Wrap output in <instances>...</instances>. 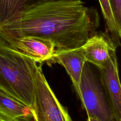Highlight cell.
Returning a JSON list of instances; mask_svg holds the SVG:
<instances>
[{
    "instance_id": "cell-1",
    "label": "cell",
    "mask_w": 121,
    "mask_h": 121,
    "mask_svg": "<svg viewBox=\"0 0 121 121\" xmlns=\"http://www.w3.org/2000/svg\"><path fill=\"white\" fill-rule=\"evenodd\" d=\"M100 26L97 10L81 0H59L29 7L1 37L7 41L32 35L51 40L56 51L81 47Z\"/></svg>"
},
{
    "instance_id": "cell-2",
    "label": "cell",
    "mask_w": 121,
    "mask_h": 121,
    "mask_svg": "<svg viewBox=\"0 0 121 121\" xmlns=\"http://www.w3.org/2000/svg\"><path fill=\"white\" fill-rule=\"evenodd\" d=\"M37 62L0 37V90L33 109Z\"/></svg>"
},
{
    "instance_id": "cell-3",
    "label": "cell",
    "mask_w": 121,
    "mask_h": 121,
    "mask_svg": "<svg viewBox=\"0 0 121 121\" xmlns=\"http://www.w3.org/2000/svg\"><path fill=\"white\" fill-rule=\"evenodd\" d=\"M34 103L33 108L35 121H66L64 109L50 87L37 63L33 69Z\"/></svg>"
},
{
    "instance_id": "cell-4",
    "label": "cell",
    "mask_w": 121,
    "mask_h": 121,
    "mask_svg": "<svg viewBox=\"0 0 121 121\" xmlns=\"http://www.w3.org/2000/svg\"><path fill=\"white\" fill-rule=\"evenodd\" d=\"M79 88L80 100L87 116H95L101 121L114 120L99 83L87 62L83 68Z\"/></svg>"
},
{
    "instance_id": "cell-5",
    "label": "cell",
    "mask_w": 121,
    "mask_h": 121,
    "mask_svg": "<svg viewBox=\"0 0 121 121\" xmlns=\"http://www.w3.org/2000/svg\"><path fill=\"white\" fill-rule=\"evenodd\" d=\"M99 70L112 115L115 121H121V87L116 52L111 55L106 66Z\"/></svg>"
},
{
    "instance_id": "cell-6",
    "label": "cell",
    "mask_w": 121,
    "mask_h": 121,
    "mask_svg": "<svg viewBox=\"0 0 121 121\" xmlns=\"http://www.w3.org/2000/svg\"><path fill=\"white\" fill-rule=\"evenodd\" d=\"M117 48L110 35L106 32L96 31L81 47L86 62H90L99 69L108 63Z\"/></svg>"
},
{
    "instance_id": "cell-7",
    "label": "cell",
    "mask_w": 121,
    "mask_h": 121,
    "mask_svg": "<svg viewBox=\"0 0 121 121\" xmlns=\"http://www.w3.org/2000/svg\"><path fill=\"white\" fill-rule=\"evenodd\" d=\"M6 42L12 48L36 62L48 61L52 58L56 51V48L52 41L39 36H23Z\"/></svg>"
},
{
    "instance_id": "cell-8",
    "label": "cell",
    "mask_w": 121,
    "mask_h": 121,
    "mask_svg": "<svg viewBox=\"0 0 121 121\" xmlns=\"http://www.w3.org/2000/svg\"><path fill=\"white\" fill-rule=\"evenodd\" d=\"M47 62L59 63L65 69L80 99L79 84L83 68L86 62L81 47L68 50L55 51L52 58Z\"/></svg>"
},
{
    "instance_id": "cell-9",
    "label": "cell",
    "mask_w": 121,
    "mask_h": 121,
    "mask_svg": "<svg viewBox=\"0 0 121 121\" xmlns=\"http://www.w3.org/2000/svg\"><path fill=\"white\" fill-rule=\"evenodd\" d=\"M59 0H0V36L19 18L26 9L37 4Z\"/></svg>"
},
{
    "instance_id": "cell-10",
    "label": "cell",
    "mask_w": 121,
    "mask_h": 121,
    "mask_svg": "<svg viewBox=\"0 0 121 121\" xmlns=\"http://www.w3.org/2000/svg\"><path fill=\"white\" fill-rule=\"evenodd\" d=\"M0 114L8 121H31L34 119L32 109L1 90Z\"/></svg>"
},
{
    "instance_id": "cell-11",
    "label": "cell",
    "mask_w": 121,
    "mask_h": 121,
    "mask_svg": "<svg viewBox=\"0 0 121 121\" xmlns=\"http://www.w3.org/2000/svg\"><path fill=\"white\" fill-rule=\"evenodd\" d=\"M101 11L106 25V32L112 39L116 47L120 45L121 35L117 31L116 22L111 8L110 0H98Z\"/></svg>"
},
{
    "instance_id": "cell-12",
    "label": "cell",
    "mask_w": 121,
    "mask_h": 121,
    "mask_svg": "<svg viewBox=\"0 0 121 121\" xmlns=\"http://www.w3.org/2000/svg\"><path fill=\"white\" fill-rule=\"evenodd\" d=\"M117 29L119 35H121V0H110Z\"/></svg>"
},
{
    "instance_id": "cell-13",
    "label": "cell",
    "mask_w": 121,
    "mask_h": 121,
    "mask_svg": "<svg viewBox=\"0 0 121 121\" xmlns=\"http://www.w3.org/2000/svg\"><path fill=\"white\" fill-rule=\"evenodd\" d=\"M64 114H65L66 121H73L69 114L67 109L66 107H65V109H64Z\"/></svg>"
},
{
    "instance_id": "cell-14",
    "label": "cell",
    "mask_w": 121,
    "mask_h": 121,
    "mask_svg": "<svg viewBox=\"0 0 121 121\" xmlns=\"http://www.w3.org/2000/svg\"><path fill=\"white\" fill-rule=\"evenodd\" d=\"M87 117V121H101L98 118L94 115H89Z\"/></svg>"
},
{
    "instance_id": "cell-15",
    "label": "cell",
    "mask_w": 121,
    "mask_h": 121,
    "mask_svg": "<svg viewBox=\"0 0 121 121\" xmlns=\"http://www.w3.org/2000/svg\"><path fill=\"white\" fill-rule=\"evenodd\" d=\"M0 121H8L7 119L0 114Z\"/></svg>"
},
{
    "instance_id": "cell-16",
    "label": "cell",
    "mask_w": 121,
    "mask_h": 121,
    "mask_svg": "<svg viewBox=\"0 0 121 121\" xmlns=\"http://www.w3.org/2000/svg\"><path fill=\"white\" fill-rule=\"evenodd\" d=\"M33 121H35V119H34H34H33Z\"/></svg>"
}]
</instances>
